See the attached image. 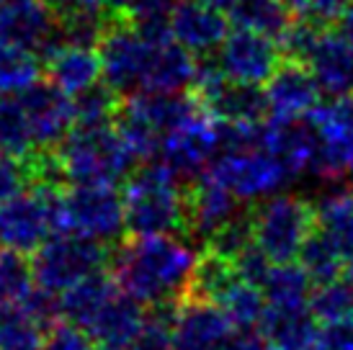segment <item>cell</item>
I'll use <instances>...</instances> for the list:
<instances>
[{
    "label": "cell",
    "instance_id": "d590c367",
    "mask_svg": "<svg viewBox=\"0 0 353 350\" xmlns=\"http://www.w3.org/2000/svg\"><path fill=\"white\" fill-rule=\"evenodd\" d=\"M117 101L111 88H93L90 93L75 98V124H106L117 116Z\"/></svg>",
    "mask_w": 353,
    "mask_h": 350
},
{
    "label": "cell",
    "instance_id": "7a4b0ae2",
    "mask_svg": "<svg viewBox=\"0 0 353 350\" xmlns=\"http://www.w3.org/2000/svg\"><path fill=\"white\" fill-rule=\"evenodd\" d=\"M199 255L178 234L119 240L108 250V273L124 294L145 307L181 302Z\"/></svg>",
    "mask_w": 353,
    "mask_h": 350
},
{
    "label": "cell",
    "instance_id": "9c48e42d",
    "mask_svg": "<svg viewBox=\"0 0 353 350\" xmlns=\"http://www.w3.org/2000/svg\"><path fill=\"white\" fill-rule=\"evenodd\" d=\"M206 175L232 191L240 201H265L294 178V173L263 145L225 150L209 165Z\"/></svg>",
    "mask_w": 353,
    "mask_h": 350
},
{
    "label": "cell",
    "instance_id": "f546056e",
    "mask_svg": "<svg viewBox=\"0 0 353 350\" xmlns=\"http://www.w3.org/2000/svg\"><path fill=\"white\" fill-rule=\"evenodd\" d=\"M237 29H250L281 39L289 29L284 0H240L230 13Z\"/></svg>",
    "mask_w": 353,
    "mask_h": 350
},
{
    "label": "cell",
    "instance_id": "44dd1931",
    "mask_svg": "<svg viewBox=\"0 0 353 350\" xmlns=\"http://www.w3.org/2000/svg\"><path fill=\"white\" fill-rule=\"evenodd\" d=\"M148 307L119 289L88 327L99 350H129L145 330Z\"/></svg>",
    "mask_w": 353,
    "mask_h": 350
},
{
    "label": "cell",
    "instance_id": "d6986e66",
    "mask_svg": "<svg viewBox=\"0 0 353 350\" xmlns=\"http://www.w3.org/2000/svg\"><path fill=\"white\" fill-rule=\"evenodd\" d=\"M227 19L222 10L201 0H178L170 16V37L191 54H209L227 39Z\"/></svg>",
    "mask_w": 353,
    "mask_h": 350
},
{
    "label": "cell",
    "instance_id": "ab89813d",
    "mask_svg": "<svg viewBox=\"0 0 353 350\" xmlns=\"http://www.w3.org/2000/svg\"><path fill=\"white\" fill-rule=\"evenodd\" d=\"M271 268H274V262L265 258V253L258 247V245L248 247L245 253L235 260L237 276H240L243 281L253 283V286H261V289H263V283H265V278H268Z\"/></svg>",
    "mask_w": 353,
    "mask_h": 350
},
{
    "label": "cell",
    "instance_id": "f1b7e54d",
    "mask_svg": "<svg viewBox=\"0 0 353 350\" xmlns=\"http://www.w3.org/2000/svg\"><path fill=\"white\" fill-rule=\"evenodd\" d=\"M216 307L225 311L232 322V327H237V330H258L263 322L268 302H265V294L261 286H253V283L237 278Z\"/></svg>",
    "mask_w": 353,
    "mask_h": 350
},
{
    "label": "cell",
    "instance_id": "ac0fdd59",
    "mask_svg": "<svg viewBox=\"0 0 353 350\" xmlns=\"http://www.w3.org/2000/svg\"><path fill=\"white\" fill-rule=\"evenodd\" d=\"M232 322L212 302H178L173 322V350H222Z\"/></svg>",
    "mask_w": 353,
    "mask_h": 350
},
{
    "label": "cell",
    "instance_id": "2e32d148",
    "mask_svg": "<svg viewBox=\"0 0 353 350\" xmlns=\"http://www.w3.org/2000/svg\"><path fill=\"white\" fill-rule=\"evenodd\" d=\"M240 212V198L206 173L186 188V234L201 247Z\"/></svg>",
    "mask_w": 353,
    "mask_h": 350
},
{
    "label": "cell",
    "instance_id": "ffe728a7",
    "mask_svg": "<svg viewBox=\"0 0 353 350\" xmlns=\"http://www.w3.org/2000/svg\"><path fill=\"white\" fill-rule=\"evenodd\" d=\"M0 34L29 52H47L57 41L54 13L44 0H3Z\"/></svg>",
    "mask_w": 353,
    "mask_h": 350
},
{
    "label": "cell",
    "instance_id": "e575fe53",
    "mask_svg": "<svg viewBox=\"0 0 353 350\" xmlns=\"http://www.w3.org/2000/svg\"><path fill=\"white\" fill-rule=\"evenodd\" d=\"M178 0H129L127 13L132 26L145 34H170V16Z\"/></svg>",
    "mask_w": 353,
    "mask_h": 350
},
{
    "label": "cell",
    "instance_id": "74e56055",
    "mask_svg": "<svg viewBox=\"0 0 353 350\" xmlns=\"http://www.w3.org/2000/svg\"><path fill=\"white\" fill-rule=\"evenodd\" d=\"M29 185V167L26 160L3 155L0 157V204L21 194Z\"/></svg>",
    "mask_w": 353,
    "mask_h": 350
},
{
    "label": "cell",
    "instance_id": "8992f818",
    "mask_svg": "<svg viewBox=\"0 0 353 350\" xmlns=\"http://www.w3.org/2000/svg\"><path fill=\"white\" fill-rule=\"evenodd\" d=\"M227 150V124L204 101L186 98L163 136V163L178 178H199Z\"/></svg>",
    "mask_w": 353,
    "mask_h": 350
},
{
    "label": "cell",
    "instance_id": "6da1fadb",
    "mask_svg": "<svg viewBox=\"0 0 353 350\" xmlns=\"http://www.w3.org/2000/svg\"><path fill=\"white\" fill-rule=\"evenodd\" d=\"M103 83L114 93L178 96L194 85L199 65L170 34H145L134 26L106 29L99 41Z\"/></svg>",
    "mask_w": 353,
    "mask_h": 350
},
{
    "label": "cell",
    "instance_id": "7c38bea8",
    "mask_svg": "<svg viewBox=\"0 0 353 350\" xmlns=\"http://www.w3.org/2000/svg\"><path fill=\"white\" fill-rule=\"evenodd\" d=\"M317 139L314 173L327 181L353 175V96L333 98L320 103L310 119Z\"/></svg>",
    "mask_w": 353,
    "mask_h": 350
},
{
    "label": "cell",
    "instance_id": "ee69618b",
    "mask_svg": "<svg viewBox=\"0 0 353 350\" xmlns=\"http://www.w3.org/2000/svg\"><path fill=\"white\" fill-rule=\"evenodd\" d=\"M201 3L212 6V8H216V10H222V13H225V10H227V13H232L240 0H201Z\"/></svg>",
    "mask_w": 353,
    "mask_h": 350
},
{
    "label": "cell",
    "instance_id": "9a60e30c",
    "mask_svg": "<svg viewBox=\"0 0 353 350\" xmlns=\"http://www.w3.org/2000/svg\"><path fill=\"white\" fill-rule=\"evenodd\" d=\"M320 85L310 70L286 62L263 85L265 111L274 121H307L320 106Z\"/></svg>",
    "mask_w": 353,
    "mask_h": 350
},
{
    "label": "cell",
    "instance_id": "b9f144b4",
    "mask_svg": "<svg viewBox=\"0 0 353 350\" xmlns=\"http://www.w3.org/2000/svg\"><path fill=\"white\" fill-rule=\"evenodd\" d=\"M222 350H274L261 330H232Z\"/></svg>",
    "mask_w": 353,
    "mask_h": 350
},
{
    "label": "cell",
    "instance_id": "1f68e13d",
    "mask_svg": "<svg viewBox=\"0 0 353 350\" xmlns=\"http://www.w3.org/2000/svg\"><path fill=\"white\" fill-rule=\"evenodd\" d=\"M47 330L23 307H0V350H41Z\"/></svg>",
    "mask_w": 353,
    "mask_h": 350
},
{
    "label": "cell",
    "instance_id": "3957f363",
    "mask_svg": "<svg viewBox=\"0 0 353 350\" xmlns=\"http://www.w3.org/2000/svg\"><path fill=\"white\" fill-rule=\"evenodd\" d=\"M75 127V101L50 83H37L0 103V147L26 160L54 152Z\"/></svg>",
    "mask_w": 353,
    "mask_h": 350
},
{
    "label": "cell",
    "instance_id": "bcb514c9",
    "mask_svg": "<svg viewBox=\"0 0 353 350\" xmlns=\"http://www.w3.org/2000/svg\"><path fill=\"white\" fill-rule=\"evenodd\" d=\"M108 3H111V6H117V8H127L129 0H108Z\"/></svg>",
    "mask_w": 353,
    "mask_h": 350
},
{
    "label": "cell",
    "instance_id": "83f0119b",
    "mask_svg": "<svg viewBox=\"0 0 353 350\" xmlns=\"http://www.w3.org/2000/svg\"><path fill=\"white\" fill-rule=\"evenodd\" d=\"M39 83L37 52L19 47L0 34V93L13 96Z\"/></svg>",
    "mask_w": 353,
    "mask_h": 350
},
{
    "label": "cell",
    "instance_id": "e0dca14e",
    "mask_svg": "<svg viewBox=\"0 0 353 350\" xmlns=\"http://www.w3.org/2000/svg\"><path fill=\"white\" fill-rule=\"evenodd\" d=\"M302 62L323 93L333 98L353 96V44L338 31H317L304 49Z\"/></svg>",
    "mask_w": 353,
    "mask_h": 350
},
{
    "label": "cell",
    "instance_id": "277c9868",
    "mask_svg": "<svg viewBox=\"0 0 353 350\" xmlns=\"http://www.w3.org/2000/svg\"><path fill=\"white\" fill-rule=\"evenodd\" d=\"M62 181L70 185H108L127 183L134 165L124 136L117 124H75L62 145L54 150Z\"/></svg>",
    "mask_w": 353,
    "mask_h": 350
},
{
    "label": "cell",
    "instance_id": "7dc6e473",
    "mask_svg": "<svg viewBox=\"0 0 353 350\" xmlns=\"http://www.w3.org/2000/svg\"><path fill=\"white\" fill-rule=\"evenodd\" d=\"M3 155H6V152H3V147H0V157H3Z\"/></svg>",
    "mask_w": 353,
    "mask_h": 350
},
{
    "label": "cell",
    "instance_id": "7bdbcfd3",
    "mask_svg": "<svg viewBox=\"0 0 353 350\" xmlns=\"http://www.w3.org/2000/svg\"><path fill=\"white\" fill-rule=\"evenodd\" d=\"M338 34L345 37L353 44V0L345 6V10L341 13V19H338Z\"/></svg>",
    "mask_w": 353,
    "mask_h": 350
},
{
    "label": "cell",
    "instance_id": "681fc988",
    "mask_svg": "<svg viewBox=\"0 0 353 350\" xmlns=\"http://www.w3.org/2000/svg\"><path fill=\"white\" fill-rule=\"evenodd\" d=\"M0 6H3V0H0Z\"/></svg>",
    "mask_w": 353,
    "mask_h": 350
},
{
    "label": "cell",
    "instance_id": "f6af8a7d",
    "mask_svg": "<svg viewBox=\"0 0 353 350\" xmlns=\"http://www.w3.org/2000/svg\"><path fill=\"white\" fill-rule=\"evenodd\" d=\"M343 278L348 283H353V253H351V258L345 260V273H343Z\"/></svg>",
    "mask_w": 353,
    "mask_h": 350
},
{
    "label": "cell",
    "instance_id": "c3c4849f",
    "mask_svg": "<svg viewBox=\"0 0 353 350\" xmlns=\"http://www.w3.org/2000/svg\"><path fill=\"white\" fill-rule=\"evenodd\" d=\"M0 103H3V93H0Z\"/></svg>",
    "mask_w": 353,
    "mask_h": 350
},
{
    "label": "cell",
    "instance_id": "d4e9b609",
    "mask_svg": "<svg viewBox=\"0 0 353 350\" xmlns=\"http://www.w3.org/2000/svg\"><path fill=\"white\" fill-rule=\"evenodd\" d=\"M240 276L235 271V262L225 260L214 253L199 255L196 265H194V273H191V281L186 286V294L183 299L186 302H212L219 304L222 296L230 291V286L237 281ZM181 299V302H183Z\"/></svg>",
    "mask_w": 353,
    "mask_h": 350
},
{
    "label": "cell",
    "instance_id": "603a6c76",
    "mask_svg": "<svg viewBox=\"0 0 353 350\" xmlns=\"http://www.w3.org/2000/svg\"><path fill=\"white\" fill-rule=\"evenodd\" d=\"M119 291L117 281L111 278L108 271H99L70 286L65 294H59L62 304V320L78 325L83 330H88L93 320L101 314V309L111 302V296Z\"/></svg>",
    "mask_w": 353,
    "mask_h": 350
},
{
    "label": "cell",
    "instance_id": "836d02e7",
    "mask_svg": "<svg viewBox=\"0 0 353 350\" xmlns=\"http://www.w3.org/2000/svg\"><path fill=\"white\" fill-rule=\"evenodd\" d=\"M310 309L323 325L353 320V283L341 278L327 286H317L310 299Z\"/></svg>",
    "mask_w": 353,
    "mask_h": 350
},
{
    "label": "cell",
    "instance_id": "4dcf8cb0",
    "mask_svg": "<svg viewBox=\"0 0 353 350\" xmlns=\"http://www.w3.org/2000/svg\"><path fill=\"white\" fill-rule=\"evenodd\" d=\"M31 260L19 250L0 245V307H19L34 291Z\"/></svg>",
    "mask_w": 353,
    "mask_h": 350
},
{
    "label": "cell",
    "instance_id": "8d00e7d4",
    "mask_svg": "<svg viewBox=\"0 0 353 350\" xmlns=\"http://www.w3.org/2000/svg\"><path fill=\"white\" fill-rule=\"evenodd\" d=\"M41 350H99V345L88 335V330L68 320H59L47 330Z\"/></svg>",
    "mask_w": 353,
    "mask_h": 350
},
{
    "label": "cell",
    "instance_id": "8fae6325",
    "mask_svg": "<svg viewBox=\"0 0 353 350\" xmlns=\"http://www.w3.org/2000/svg\"><path fill=\"white\" fill-rule=\"evenodd\" d=\"M186 98L160 96V93H139L117 111V129L124 136L134 160L148 163L163 150V136L181 114Z\"/></svg>",
    "mask_w": 353,
    "mask_h": 350
},
{
    "label": "cell",
    "instance_id": "7402d4cb",
    "mask_svg": "<svg viewBox=\"0 0 353 350\" xmlns=\"http://www.w3.org/2000/svg\"><path fill=\"white\" fill-rule=\"evenodd\" d=\"M258 330L274 350H312L320 335V322L310 304L302 307H274L268 304Z\"/></svg>",
    "mask_w": 353,
    "mask_h": 350
},
{
    "label": "cell",
    "instance_id": "d6a6232c",
    "mask_svg": "<svg viewBox=\"0 0 353 350\" xmlns=\"http://www.w3.org/2000/svg\"><path fill=\"white\" fill-rule=\"evenodd\" d=\"M255 245V234H253V209L248 212H240V214L227 222L222 229H216L209 240H206L204 250L206 253H214L225 260L235 262L240 255L245 253L248 247Z\"/></svg>",
    "mask_w": 353,
    "mask_h": 350
},
{
    "label": "cell",
    "instance_id": "484cf974",
    "mask_svg": "<svg viewBox=\"0 0 353 350\" xmlns=\"http://www.w3.org/2000/svg\"><path fill=\"white\" fill-rule=\"evenodd\" d=\"M296 262H299L304 268V273L310 276V281L314 283V289L341 281L345 273V255L341 253L330 240H325L317 229H314V232L310 234V240L304 243Z\"/></svg>",
    "mask_w": 353,
    "mask_h": 350
},
{
    "label": "cell",
    "instance_id": "30bf717a",
    "mask_svg": "<svg viewBox=\"0 0 353 350\" xmlns=\"http://www.w3.org/2000/svg\"><path fill=\"white\" fill-rule=\"evenodd\" d=\"M127 229L124 196L108 185H72L62 194V234H80L99 243H119Z\"/></svg>",
    "mask_w": 353,
    "mask_h": 350
},
{
    "label": "cell",
    "instance_id": "5b68a950",
    "mask_svg": "<svg viewBox=\"0 0 353 350\" xmlns=\"http://www.w3.org/2000/svg\"><path fill=\"white\" fill-rule=\"evenodd\" d=\"M127 229L134 237L186 232V188L165 163H148L124 183Z\"/></svg>",
    "mask_w": 353,
    "mask_h": 350
},
{
    "label": "cell",
    "instance_id": "4316f807",
    "mask_svg": "<svg viewBox=\"0 0 353 350\" xmlns=\"http://www.w3.org/2000/svg\"><path fill=\"white\" fill-rule=\"evenodd\" d=\"M312 286L314 283L299 262H281L271 268L263 283V294L265 302L274 307H302L312 299Z\"/></svg>",
    "mask_w": 353,
    "mask_h": 350
},
{
    "label": "cell",
    "instance_id": "cb8c5ba5",
    "mask_svg": "<svg viewBox=\"0 0 353 350\" xmlns=\"http://www.w3.org/2000/svg\"><path fill=\"white\" fill-rule=\"evenodd\" d=\"M314 229L345 255L353 253V188H333L314 204Z\"/></svg>",
    "mask_w": 353,
    "mask_h": 350
},
{
    "label": "cell",
    "instance_id": "4fadbf2b",
    "mask_svg": "<svg viewBox=\"0 0 353 350\" xmlns=\"http://www.w3.org/2000/svg\"><path fill=\"white\" fill-rule=\"evenodd\" d=\"M214 65L230 83L261 88L281 68V41L250 29H235L216 49Z\"/></svg>",
    "mask_w": 353,
    "mask_h": 350
},
{
    "label": "cell",
    "instance_id": "ba28073f",
    "mask_svg": "<svg viewBox=\"0 0 353 350\" xmlns=\"http://www.w3.org/2000/svg\"><path fill=\"white\" fill-rule=\"evenodd\" d=\"M108 250L111 245L90 237L70 232L52 234L31 258L34 281L44 291L65 294L70 286H75L93 273L108 271Z\"/></svg>",
    "mask_w": 353,
    "mask_h": 350
},
{
    "label": "cell",
    "instance_id": "52a82bcc",
    "mask_svg": "<svg viewBox=\"0 0 353 350\" xmlns=\"http://www.w3.org/2000/svg\"><path fill=\"white\" fill-rule=\"evenodd\" d=\"M312 232L314 206L299 196L276 194L253 206L255 245L274 265L294 262Z\"/></svg>",
    "mask_w": 353,
    "mask_h": 350
},
{
    "label": "cell",
    "instance_id": "f35d334b",
    "mask_svg": "<svg viewBox=\"0 0 353 350\" xmlns=\"http://www.w3.org/2000/svg\"><path fill=\"white\" fill-rule=\"evenodd\" d=\"M348 3L351 0H292L299 19L314 23V26L327 23V21H338Z\"/></svg>",
    "mask_w": 353,
    "mask_h": 350
},
{
    "label": "cell",
    "instance_id": "60d3db41",
    "mask_svg": "<svg viewBox=\"0 0 353 350\" xmlns=\"http://www.w3.org/2000/svg\"><path fill=\"white\" fill-rule=\"evenodd\" d=\"M52 8L54 16L68 21H78V19H99L103 6L108 0H44Z\"/></svg>",
    "mask_w": 353,
    "mask_h": 350
},
{
    "label": "cell",
    "instance_id": "5bb4252c",
    "mask_svg": "<svg viewBox=\"0 0 353 350\" xmlns=\"http://www.w3.org/2000/svg\"><path fill=\"white\" fill-rule=\"evenodd\" d=\"M47 78L50 85L72 101L85 96L103 80L101 52L93 44L57 39L47 49Z\"/></svg>",
    "mask_w": 353,
    "mask_h": 350
}]
</instances>
